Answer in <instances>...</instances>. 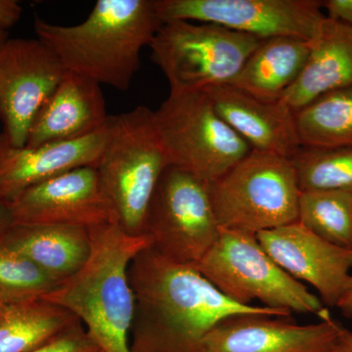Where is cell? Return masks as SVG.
Returning <instances> with one entry per match:
<instances>
[{"instance_id": "6da1fadb", "label": "cell", "mask_w": 352, "mask_h": 352, "mask_svg": "<svg viewBox=\"0 0 352 352\" xmlns=\"http://www.w3.org/2000/svg\"><path fill=\"white\" fill-rule=\"evenodd\" d=\"M135 307L131 352H204L208 333L229 315L291 316L263 305H241L220 293L193 266L145 248L127 270Z\"/></svg>"}, {"instance_id": "7a4b0ae2", "label": "cell", "mask_w": 352, "mask_h": 352, "mask_svg": "<svg viewBox=\"0 0 352 352\" xmlns=\"http://www.w3.org/2000/svg\"><path fill=\"white\" fill-rule=\"evenodd\" d=\"M163 25L156 0H98L87 20L50 24L36 16L39 41L50 46L67 71L120 91L140 68V53Z\"/></svg>"}, {"instance_id": "3957f363", "label": "cell", "mask_w": 352, "mask_h": 352, "mask_svg": "<svg viewBox=\"0 0 352 352\" xmlns=\"http://www.w3.org/2000/svg\"><path fill=\"white\" fill-rule=\"evenodd\" d=\"M91 254L87 263L43 300L64 307L87 326L102 352H131L133 292L127 276L138 252L152 245L148 236L124 233L113 223L89 229Z\"/></svg>"}, {"instance_id": "277c9868", "label": "cell", "mask_w": 352, "mask_h": 352, "mask_svg": "<svg viewBox=\"0 0 352 352\" xmlns=\"http://www.w3.org/2000/svg\"><path fill=\"white\" fill-rule=\"evenodd\" d=\"M168 166L154 111L138 106L112 116L107 144L95 168L113 224L134 237L147 236L150 201Z\"/></svg>"}, {"instance_id": "5b68a950", "label": "cell", "mask_w": 352, "mask_h": 352, "mask_svg": "<svg viewBox=\"0 0 352 352\" xmlns=\"http://www.w3.org/2000/svg\"><path fill=\"white\" fill-rule=\"evenodd\" d=\"M197 270L220 293L241 305L258 300L264 307L298 314H328L320 298L282 270L256 234L220 227L219 235Z\"/></svg>"}, {"instance_id": "8992f818", "label": "cell", "mask_w": 352, "mask_h": 352, "mask_svg": "<svg viewBox=\"0 0 352 352\" xmlns=\"http://www.w3.org/2000/svg\"><path fill=\"white\" fill-rule=\"evenodd\" d=\"M300 192L291 159L256 151L210 183L219 226L256 235L298 222Z\"/></svg>"}, {"instance_id": "52a82bcc", "label": "cell", "mask_w": 352, "mask_h": 352, "mask_svg": "<svg viewBox=\"0 0 352 352\" xmlns=\"http://www.w3.org/2000/svg\"><path fill=\"white\" fill-rule=\"evenodd\" d=\"M170 166L208 183L219 179L252 151L215 110L206 90L170 91L154 111Z\"/></svg>"}, {"instance_id": "ba28073f", "label": "cell", "mask_w": 352, "mask_h": 352, "mask_svg": "<svg viewBox=\"0 0 352 352\" xmlns=\"http://www.w3.org/2000/svg\"><path fill=\"white\" fill-rule=\"evenodd\" d=\"M261 39L222 25L175 20L163 23L150 47L171 91L230 85Z\"/></svg>"}, {"instance_id": "9c48e42d", "label": "cell", "mask_w": 352, "mask_h": 352, "mask_svg": "<svg viewBox=\"0 0 352 352\" xmlns=\"http://www.w3.org/2000/svg\"><path fill=\"white\" fill-rule=\"evenodd\" d=\"M219 229L210 183L168 166L146 217V235L153 249L168 261L195 267L214 244Z\"/></svg>"}, {"instance_id": "30bf717a", "label": "cell", "mask_w": 352, "mask_h": 352, "mask_svg": "<svg viewBox=\"0 0 352 352\" xmlns=\"http://www.w3.org/2000/svg\"><path fill=\"white\" fill-rule=\"evenodd\" d=\"M156 8L163 23L198 21L259 39L312 41L326 18L318 0H156Z\"/></svg>"}, {"instance_id": "8fae6325", "label": "cell", "mask_w": 352, "mask_h": 352, "mask_svg": "<svg viewBox=\"0 0 352 352\" xmlns=\"http://www.w3.org/2000/svg\"><path fill=\"white\" fill-rule=\"evenodd\" d=\"M67 72L38 38H9L0 47V118L9 144H27L34 118Z\"/></svg>"}, {"instance_id": "7c38bea8", "label": "cell", "mask_w": 352, "mask_h": 352, "mask_svg": "<svg viewBox=\"0 0 352 352\" xmlns=\"http://www.w3.org/2000/svg\"><path fill=\"white\" fill-rule=\"evenodd\" d=\"M342 328L330 314L309 325L291 316L229 315L208 333L204 352H333Z\"/></svg>"}, {"instance_id": "4fadbf2b", "label": "cell", "mask_w": 352, "mask_h": 352, "mask_svg": "<svg viewBox=\"0 0 352 352\" xmlns=\"http://www.w3.org/2000/svg\"><path fill=\"white\" fill-rule=\"evenodd\" d=\"M10 204L15 226L90 229L112 223L94 166L75 168L38 183Z\"/></svg>"}, {"instance_id": "5bb4252c", "label": "cell", "mask_w": 352, "mask_h": 352, "mask_svg": "<svg viewBox=\"0 0 352 352\" xmlns=\"http://www.w3.org/2000/svg\"><path fill=\"white\" fill-rule=\"evenodd\" d=\"M256 237L282 270L312 285L323 305L337 307L351 283L352 251L326 242L300 222L263 231Z\"/></svg>"}, {"instance_id": "9a60e30c", "label": "cell", "mask_w": 352, "mask_h": 352, "mask_svg": "<svg viewBox=\"0 0 352 352\" xmlns=\"http://www.w3.org/2000/svg\"><path fill=\"white\" fill-rule=\"evenodd\" d=\"M112 116L100 131L67 142L14 147L0 135V199L13 201L25 190L66 173L96 168L110 135Z\"/></svg>"}, {"instance_id": "2e32d148", "label": "cell", "mask_w": 352, "mask_h": 352, "mask_svg": "<svg viewBox=\"0 0 352 352\" xmlns=\"http://www.w3.org/2000/svg\"><path fill=\"white\" fill-rule=\"evenodd\" d=\"M206 91L220 117L252 151L289 159L300 151L295 113L283 101L258 100L230 85Z\"/></svg>"}, {"instance_id": "e0dca14e", "label": "cell", "mask_w": 352, "mask_h": 352, "mask_svg": "<svg viewBox=\"0 0 352 352\" xmlns=\"http://www.w3.org/2000/svg\"><path fill=\"white\" fill-rule=\"evenodd\" d=\"M109 119L101 85L67 72L34 118L25 146L78 140L100 131Z\"/></svg>"}, {"instance_id": "ac0fdd59", "label": "cell", "mask_w": 352, "mask_h": 352, "mask_svg": "<svg viewBox=\"0 0 352 352\" xmlns=\"http://www.w3.org/2000/svg\"><path fill=\"white\" fill-rule=\"evenodd\" d=\"M351 85L352 29L326 16L302 73L281 100L296 113L321 95Z\"/></svg>"}, {"instance_id": "d6986e66", "label": "cell", "mask_w": 352, "mask_h": 352, "mask_svg": "<svg viewBox=\"0 0 352 352\" xmlns=\"http://www.w3.org/2000/svg\"><path fill=\"white\" fill-rule=\"evenodd\" d=\"M0 244L20 252L58 284L76 274L91 254L89 229L63 226H15Z\"/></svg>"}, {"instance_id": "ffe728a7", "label": "cell", "mask_w": 352, "mask_h": 352, "mask_svg": "<svg viewBox=\"0 0 352 352\" xmlns=\"http://www.w3.org/2000/svg\"><path fill=\"white\" fill-rule=\"evenodd\" d=\"M311 41L278 36L261 39L230 85L264 102H277L302 73Z\"/></svg>"}, {"instance_id": "44dd1931", "label": "cell", "mask_w": 352, "mask_h": 352, "mask_svg": "<svg viewBox=\"0 0 352 352\" xmlns=\"http://www.w3.org/2000/svg\"><path fill=\"white\" fill-rule=\"evenodd\" d=\"M82 322L69 310L41 300L4 305L0 314V352H30Z\"/></svg>"}, {"instance_id": "7402d4cb", "label": "cell", "mask_w": 352, "mask_h": 352, "mask_svg": "<svg viewBox=\"0 0 352 352\" xmlns=\"http://www.w3.org/2000/svg\"><path fill=\"white\" fill-rule=\"evenodd\" d=\"M300 144L303 148L352 147V85L321 95L295 113Z\"/></svg>"}, {"instance_id": "603a6c76", "label": "cell", "mask_w": 352, "mask_h": 352, "mask_svg": "<svg viewBox=\"0 0 352 352\" xmlns=\"http://www.w3.org/2000/svg\"><path fill=\"white\" fill-rule=\"evenodd\" d=\"M298 222L326 242L352 251V192H300Z\"/></svg>"}, {"instance_id": "cb8c5ba5", "label": "cell", "mask_w": 352, "mask_h": 352, "mask_svg": "<svg viewBox=\"0 0 352 352\" xmlns=\"http://www.w3.org/2000/svg\"><path fill=\"white\" fill-rule=\"evenodd\" d=\"M300 191L344 190L352 192V147L300 148L291 157Z\"/></svg>"}, {"instance_id": "d4e9b609", "label": "cell", "mask_w": 352, "mask_h": 352, "mask_svg": "<svg viewBox=\"0 0 352 352\" xmlns=\"http://www.w3.org/2000/svg\"><path fill=\"white\" fill-rule=\"evenodd\" d=\"M58 285L29 258L0 244V302L2 305L41 300L50 295Z\"/></svg>"}, {"instance_id": "484cf974", "label": "cell", "mask_w": 352, "mask_h": 352, "mask_svg": "<svg viewBox=\"0 0 352 352\" xmlns=\"http://www.w3.org/2000/svg\"><path fill=\"white\" fill-rule=\"evenodd\" d=\"M30 352H102L87 330L82 322H78L68 331L62 333L56 339L48 344Z\"/></svg>"}, {"instance_id": "4316f807", "label": "cell", "mask_w": 352, "mask_h": 352, "mask_svg": "<svg viewBox=\"0 0 352 352\" xmlns=\"http://www.w3.org/2000/svg\"><path fill=\"white\" fill-rule=\"evenodd\" d=\"M322 8L327 11V18L349 25L352 29V0H326Z\"/></svg>"}, {"instance_id": "83f0119b", "label": "cell", "mask_w": 352, "mask_h": 352, "mask_svg": "<svg viewBox=\"0 0 352 352\" xmlns=\"http://www.w3.org/2000/svg\"><path fill=\"white\" fill-rule=\"evenodd\" d=\"M23 9L15 0H0V29L7 30L17 24Z\"/></svg>"}, {"instance_id": "f1b7e54d", "label": "cell", "mask_w": 352, "mask_h": 352, "mask_svg": "<svg viewBox=\"0 0 352 352\" xmlns=\"http://www.w3.org/2000/svg\"><path fill=\"white\" fill-rule=\"evenodd\" d=\"M13 226H15V220L11 204L0 199V241L6 237Z\"/></svg>"}, {"instance_id": "f546056e", "label": "cell", "mask_w": 352, "mask_h": 352, "mask_svg": "<svg viewBox=\"0 0 352 352\" xmlns=\"http://www.w3.org/2000/svg\"><path fill=\"white\" fill-rule=\"evenodd\" d=\"M333 352H352V332L342 326Z\"/></svg>"}, {"instance_id": "4dcf8cb0", "label": "cell", "mask_w": 352, "mask_h": 352, "mask_svg": "<svg viewBox=\"0 0 352 352\" xmlns=\"http://www.w3.org/2000/svg\"><path fill=\"white\" fill-rule=\"evenodd\" d=\"M337 307L340 308L342 314L344 315V316L347 317V318H351L352 317V278L351 280V283H349V287H347V289L346 293L344 294V296L340 298L339 303L337 305Z\"/></svg>"}, {"instance_id": "1f68e13d", "label": "cell", "mask_w": 352, "mask_h": 352, "mask_svg": "<svg viewBox=\"0 0 352 352\" xmlns=\"http://www.w3.org/2000/svg\"><path fill=\"white\" fill-rule=\"evenodd\" d=\"M8 32L6 30L0 29V47L8 41Z\"/></svg>"}, {"instance_id": "d6a6232c", "label": "cell", "mask_w": 352, "mask_h": 352, "mask_svg": "<svg viewBox=\"0 0 352 352\" xmlns=\"http://www.w3.org/2000/svg\"><path fill=\"white\" fill-rule=\"evenodd\" d=\"M4 305H2L1 302H0V314H1L2 309H3Z\"/></svg>"}]
</instances>
